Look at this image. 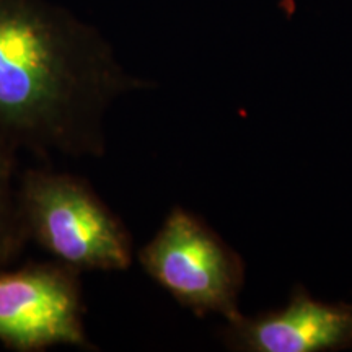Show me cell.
Masks as SVG:
<instances>
[{"label":"cell","instance_id":"6da1fadb","mask_svg":"<svg viewBox=\"0 0 352 352\" xmlns=\"http://www.w3.org/2000/svg\"><path fill=\"white\" fill-rule=\"evenodd\" d=\"M153 83L122 67L95 25L52 0H0V144L50 158H101L104 120Z\"/></svg>","mask_w":352,"mask_h":352},{"label":"cell","instance_id":"7a4b0ae2","mask_svg":"<svg viewBox=\"0 0 352 352\" xmlns=\"http://www.w3.org/2000/svg\"><path fill=\"white\" fill-rule=\"evenodd\" d=\"M19 204L28 240L54 261L80 274L131 267L129 228L82 176L28 168L19 176Z\"/></svg>","mask_w":352,"mask_h":352},{"label":"cell","instance_id":"3957f363","mask_svg":"<svg viewBox=\"0 0 352 352\" xmlns=\"http://www.w3.org/2000/svg\"><path fill=\"white\" fill-rule=\"evenodd\" d=\"M138 258L153 283L199 318L240 314L243 259L199 215L176 206Z\"/></svg>","mask_w":352,"mask_h":352},{"label":"cell","instance_id":"277c9868","mask_svg":"<svg viewBox=\"0 0 352 352\" xmlns=\"http://www.w3.org/2000/svg\"><path fill=\"white\" fill-rule=\"evenodd\" d=\"M80 276L54 259L0 270V344L15 352L56 346L98 351L83 323Z\"/></svg>","mask_w":352,"mask_h":352},{"label":"cell","instance_id":"5b68a950","mask_svg":"<svg viewBox=\"0 0 352 352\" xmlns=\"http://www.w3.org/2000/svg\"><path fill=\"white\" fill-rule=\"evenodd\" d=\"M236 352H336L352 347V303L321 302L296 285L285 307L227 320L220 329Z\"/></svg>","mask_w":352,"mask_h":352},{"label":"cell","instance_id":"8992f818","mask_svg":"<svg viewBox=\"0 0 352 352\" xmlns=\"http://www.w3.org/2000/svg\"><path fill=\"white\" fill-rule=\"evenodd\" d=\"M19 153L0 144V270L12 266L28 245L19 204Z\"/></svg>","mask_w":352,"mask_h":352}]
</instances>
